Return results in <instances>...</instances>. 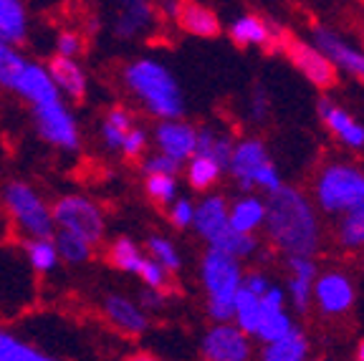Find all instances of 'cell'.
<instances>
[{
  "instance_id": "obj_5",
  "label": "cell",
  "mask_w": 364,
  "mask_h": 361,
  "mask_svg": "<svg viewBox=\"0 0 364 361\" xmlns=\"http://www.w3.org/2000/svg\"><path fill=\"white\" fill-rule=\"evenodd\" d=\"M316 203L324 212L341 215L364 203V172L352 164H329L316 180Z\"/></svg>"
},
{
  "instance_id": "obj_27",
  "label": "cell",
  "mask_w": 364,
  "mask_h": 361,
  "mask_svg": "<svg viewBox=\"0 0 364 361\" xmlns=\"http://www.w3.org/2000/svg\"><path fill=\"white\" fill-rule=\"evenodd\" d=\"M223 167L218 159H213L210 154H200L195 152L193 157L188 159V182L195 187V190H210L223 175Z\"/></svg>"
},
{
  "instance_id": "obj_21",
  "label": "cell",
  "mask_w": 364,
  "mask_h": 361,
  "mask_svg": "<svg viewBox=\"0 0 364 361\" xmlns=\"http://www.w3.org/2000/svg\"><path fill=\"white\" fill-rule=\"evenodd\" d=\"M175 21L180 23L182 31H188V33H193V36H200V38H213V36H218V31H220L218 16L210 11V8L190 3V0H180Z\"/></svg>"
},
{
  "instance_id": "obj_38",
  "label": "cell",
  "mask_w": 364,
  "mask_h": 361,
  "mask_svg": "<svg viewBox=\"0 0 364 361\" xmlns=\"http://www.w3.org/2000/svg\"><path fill=\"white\" fill-rule=\"evenodd\" d=\"M147 250H149V255H152L154 260H159V263H162V266H165L170 273H177L182 268L180 253H177V248L170 243V240H167V237L152 235L147 240Z\"/></svg>"
},
{
  "instance_id": "obj_40",
  "label": "cell",
  "mask_w": 364,
  "mask_h": 361,
  "mask_svg": "<svg viewBox=\"0 0 364 361\" xmlns=\"http://www.w3.org/2000/svg\"><path fill=\"white\" fill-rule=\"evenodd\" d=\"M180 164H182L180 159L170 157V154H165V152H157V154H152V157L144 159L142 170H144V175H152V172H162V175H177V172H180Z\"/></svg>"
},
{
  "instance_id": "obj_36",
  "label": "cell",
  "mask_w": 364,
  "mask_h": 361,
  "mask_svg": "<svg viewBox=\"0 0 364 361\" xmlns=\"http://www.w3.org/2000/svg\"><path fill=\"white\" fill-rule=\"evenodd\" d=\"M48 356L41 354L28 341L18 339L13 333L0 331V361H46Z\"/></svg>"
},
{
  "instance_id": "obj_26",
  "label": "cell",
  "mask_w": 364,
  "mask_h": 361,
  "mask_svg": "<svg viewBox=\"0 0 364 361\" xmlns=\"http://www.w3.org/2000/svg\"><path fill=\"white\" fill-rule=\"evenodd\" d=\"M53 243H56L61 260L68 263V266H81V263H86V260L91 258V250H94V245H91L86 237H81L79 232L63 230V227H58V230L53 232Z\"/></svg>"
},
{
  "instance_id": "obj_41",
  "label": "cell",
  "mask_w": 364,
  "mask_h": 361,
  "mask_svg": "<svg viewBox=\"0 0 364 361\" xmlns=\"http://www.w3.org/2000/svg\"><path fill=\"white\" fill-rule=\"evenodd\" d=\"M195 210H198V205H193L188 198H180L172 203L170 208V220L175 227H180V230H185V227L195 225Z\"/></svg>"
},
{
  "instance_id": "obj_25",
  "label": "cell",
  "mask_w": 364,
  "mask_h": 361,
  "mask_svg": "<svg viewBox=\"0 0 364 361\" xmlns=\"http://www.w3.org/2000/svg\"><path fill=\"white\" fill-rule=\"evenodd\" d=\"M261 318H263V303L261 296H256L248 288H240L238 298H235V316L233 321L243 328L245 333L256 336L258 328H261Z\"/></svg>"
},
{
  "instance_id": "obj_28",
  "label": "cell",
  "mask_w": 364,
  "mask_h": 361,
  "mask_svg": "<svg viewBox=\"0 0 364 361\" xmlns=\"http://www.w3.org/2000/svg\"><path fill=\"white\" fill-rule=\"evenodd\" d=\"M230 38L238 45H266L271 41V26L256 16H240L230 26Z\"/></svg>"
},
{
  "instance_id": "obj_34",
  "label": "cell",
  "mask_w": 364,
  "mask_h": 361,
  "mask_svg": "<svg viewBox=\"0 0 364 361\" xmlns=\"http://www.w3.org/2000/svg\"><path fill=\"white\" fill-rule=\"evenodd\" d=\"M233 141L228 139L225 134H218L213 131L210 126H205V129L198 131V152L200 154H210L213 159L223 164V167H230V157H233Z\"/></svg>"
},
{
  "instance_id": "obj_23",
  "label": "cell",
  "mask_w": 364,
  "mask_h": 361,
  "mask_svg": "<svg viewBox=\"0 0 364 361\" xmlns=\"http://www.w3.org/2000/svg\"><path fill=\"white\" fill-rule=\"evenodd\" d=\"M268 203L258 198H240L230 208V225L243 232H256L261 225H266Z\"/></svg>"
},
{
  "instance_id": "obj_3",
  "label": "cell",
  "mask_w": 364,
  "mask_h": 361,
  "mask_svg": "<svg viewBox=\"0 0 364 361\" xmlns=\"http://www.w3.org/2000/svg\"><path fill=\"white\" fill-rule=\"evenodd\" d=\"M240 258L225 253V250L210 248L203 255V286L208 293V316L215 323L233 321L235 298L243 288V273H240Z\"/></svg>"
},
{
  "instance_id": "obj_8",
  "label": "cell",
  "mask_w": 364,
  "mask_h": 361,
  "mask_svg": "<svg viewBox=\"0 0 364 361\" xmlns=\"http://www.w3.org/2000/svg\"><path fill=\"white\" fill-rule=\"evenodd\" d=\"M250 333H245L238 323L220 321L205 333L200 341V354L210 361H248L253 354Z\"/></svg>"
},
{
  "instance_id": "obj_43",
  "label": "cell",
  "mask_w": 364,
  "mask_h": 361,
  "mask_svg": "<svg viewBox=\"0 0 364 361\" xmlns=\"http://www.w3.org/2000/svg\"><path fill=\"white\" fill-rule=\"evenodd\" d=\"M84 51V41H81L79 33L74 31H61L56 38V53H63V56H79Z\"/></svg>"
},
{
  "instance_id": "obj_47",
  "label": "cell",
  "mask_w": 364,
  "mask_h": 361,
  "mask_svg": "<svg viewBox=\"0 0 364 361\" xmlns=\"http://www.w3.org/2000/svg\"><path fill=\"white\" fill-rule=\"evenodd\" d=\"M253 109H256V117H261L266 112V99H263L261 91H256V99H253Z\"/></svg>"
},
{
  "instance_id": "obj_13",
  "label": "cell",
  "mask_w": 364,
  "mask_h": 361,
  "mask_svg": "<svg viewBox=\"0 0 364 361\" xmlns=\"http://www.w3.org/2000/svg\"><path fill=\"white\" fill-rule=\"evenodd\" d=\"M13 91L21 96L23 102H28L31 107L56 102V99L63 96L61 89L56 86V81H53L48 66H41V63H33V61H28L26 66H23Z\"/></svg>"
},
{
  "instance_id": "obj_33",
  "label": "cell",
  "mask_w": 364,
  "mask_h": 361,
  "mask_svg": "<svg viewBox=\"0 0 364 361\" xmlns=\"http://www.w3.org/2000/svg\"><path fill=\"white\" fill-rule=\"evenodd\" d=\"M336 237L344 248H364V203L341 212Z\"/></svg>"
},
{
  "instance_id": "obj_48",
  "label": "cell",
  "mask_w": 364,
  "mask_h": 361,
  "mask_svg": "<svg viewBox=\"0 0 364 361\" xmlns=\"http://www.w3.org/2000/svg\"><path fill=\"white\" fill-rule=\"evenodd\" d=\"M357 359H359V361H364V341L357 346Z\"/></svg>"
},
{
  "instance_id": "obj_39",
  "label": "cell",
  "mask_w": 364,
  "mask_h": 361,
  "mask_svg": "<svg viewBox=\"0 0 364 361\" xmlns=\"http://www.w3.org/2000/svg\"><path fill=\"white\" fill-rule=\"evenodd\" d=\"M136 276L142 278L144 286L157 288V291H165L167 281H170V271H167V268L162 266L159 260H154L152 255H149V258H144L142 268H139V273H136Z\"/></svg>"
},
{
  "instance_id": "obj_35",
  "label": "cell",
  "mask_w": 364,
  "mask_h": 361,
  "mask_svg": "<svg viewBox=\"0 0 364 361\" xmlns=\"http://www.w3.org/2000/svg\"><path fill=\"white\" fill-rule=\"evenodd\" d=\"M26 56L16 48V43L0 41V89H11L16 86L18 76H21L23 66H26Z\"/></svg>"
},
{
  "instance_id": "obj_12",
  "label": "cell",
  "mask_w": 364,
  "mask_h": 361,
  "mask_svg": "<svg viewBox=\"0 0 364 361\" xmlns=\"http://www.w3.org/2000/svg\"><path fill=\"white\" fill-rule=\"evenodd\" d=\"M271 162L266 154L263 141L258 139H243L240 144H235L233 157H230V175H233L235 185L243 192L256 190V180L261 175V170Z\"/></svg>"
},
{
  "instance_id": "obj_1",
  "label": "cell",
  "mask_w": 364,
  "mask_h": 361,
  "mask_svg": "<svg viewBox=\"0 0 364 361\" xmlns=\"http://www.w3.org/2000/svg\"><path fill=\"white\" fill-rule=\"evenodd\" d=\"M266 232L271 243L289 255H314L318 248V222L314 208L294 187H281L268 195Z\"/></svg>"
},
{
  "instance_id": "obj_7",
  "label": "cell",
  "mask_w": 364,
  "mask_h": 361,
  "mask_svg": "<svg viewBox=\"0 0 364 361\" xmlns=\"http://www.w3.org/2000/svg\"><path fill=\"white\" fill-rule=\"evenodd\" d=\"M51 210H53L56 227L79 232L91 245L102 243L107 222H104L102 208L94 200L84 198V195H63V198L56 200V205Z\"/></svg>"
},
{
  "instance_id": "obj_37",
  "label": "cell",
  "mask_w": 364,
  "mask_h": 361,
  "mask_svg": "<svg viewBox=\"0 0 364 361\" xmlns=\"http://www.w3.org/2000/svg\"><path fill=\"white\" fill-rule=\"evenodd\" d=\"M144 190H147L149 200L157 205H172L177 200V180L175 175H162V172H152L144 180Z\"/></svg>"
},
{
  "instance_id": "obj_29",
  "label": "cell",
  "mask_w": 364,
  "mask_h": 361,
  "mask_svg": "<svg viewBox=\"0 0 364 361\" xmlns=\"http://www.w3.org/2000/svg\"><path fill=\"white\" fill-rule=\"evenodd\" d=\"M208 245H210V248H218V250H225V253L235 255V258H248V255H253L258 248L253 232H243L233 225H228L225 230Z\"/></svg>"
},
{
  "instance_id": "obj_31",
  "label": "cell",
  "mask_w": 364,
  "mask_h": 361,
  "mask_svg": "<svg viewBox=\"0 0 364 361\" xmlns=\"http://www.w3.org/2000/svg\"><path fill=\"white\" fill-rule=\"evenodd\" d=\"M294 331V321L286 313V308H266L263 306V318H261V328H258L256 339L263 344H271V341L284 339L286 333Z\"/></svg>"
},
{
  "instance_id": "obj_22",
  "label": "cell",
  "mask_w": 364,
  "mask_h": 361,
  "mask_svg": "<svg viewBox=\"0 0 364 361\" xmlns=\"http://www.w3.org/2000/svg\"><path fill=\"white\" fill-rule=\"evenodd\" d=\"M28 36V13L21 0H0V41L23 43Z\"/></svg>"
},
{
  "instance_id": "obj_14",
  "label": "cell",
  "mask_w": 364,
  "mask_h": 361,
  "mask_svg": "<svg viewBox=\"0 0 364 361\" xmlns=\"http://www.w3.org/2000/svg\"><path fill=\"white\" fill-rule=\"evenodd\" d=\"M154 23V11L149 0H117L114 36L122 41H134L144 36Z\"/></svg>"
},
{
  "instance_id": "obj_15",
  "label": "cell",
  "mask_w": 364,
  "mask_h": 361,
  "mask_svg": "<svg viewBox=\"0 0 364 361\" xmlns=\"http://www.w3.org/2000/svg\"><path fill=\"white\" fill-rule=\"evenodd\" d=\"M316 107H318V117H321V122L326 124V129H329L344 147H349V149L364 147V126L359 124L352 114L344 112L341 107H336L329 99H321Z\"/></svg>"
},
{
  "instance_id": "obj_19",
  "label": "cell",
  "mask_w": 364,
  "mask_h": 361,
  "mask_svg": "<svg viewBox=\"0 0 364 361\" xmlns=\"http://www.w3.org/2000/svg\"><path fill=\"white\" fill-rule=\"evenodd\" d=\"M46 66H48L53 81H56V86L61 89V94L66 96V99H71V102H81V99H84L86 96V74L74 56L56 53Z\"/></svg>"
},
{
  "instance_id": "obj_17",
  "label": "cell",
  "mask_w": 364,
  "mask_h": 361,
  "mask_svg": "<svg viewBox=\"0 0 364 361\" xmlns=\"http://www.w3.org/2000/svg\"><path fill=\"white\" fill-rule=\"evenodd\" d=\"M314 43L341 68V71H347V74L357 76V79L364 81V53L352 48L347 41H341L336 33L326 28H316L314 31Z\"/></svg>"
},
{
  "instance_id": "obj_20",
  "label": "cell",
  "mask_w": 364,
  "mask_h": 361,
  "mask_svg": "<svg viewBox=\"0 0 364 361\" xmlns=\"http://www.w3.org/2000/svg\"><path fill=\"white\" fill-rule=\"evenodd\" d=\"M230 225V208H228L225 198L220 195H210L195 210V230L200 232L205 243H213L225 227Z\"/></svg>"
},
{
  "instance_id": "obj_45",
  "label": "cell",
  "mask_w": 364,
  "mask_h": 361,
  "mask_svg": "<svg viewBox=\"0 0 364 361\" xmlns=\"http://www.w3.org/2000/svg\"><path fill=\"white\" fill-rule=\"evenodd\" d=\"M243 288L253 291L256 296H263L271 288V283H268V278L263 273H248V276H243Z\"/></svg>"
},
{
  "instance_id": "obj_2",
  "label": "cell",
  "mask_w": 364,
  "mask_h": 361,
  "mask_svg": "<svg viewBox=\"0 0 364 361\" xmlns=\"http://www.w3.org/2000/svg\"><path fill=\"white\" fill-rule=\"evenodd\" d=\"M124 84L152 117L180 119L185 114V96L165 63L136 58L124 68Z\"/></svg>"
},
{
  "instance_id": "obj_4",
  "label": "cell",
  "mask_w": 364,
  "mask_h": 361,
  "mask_svg": "<svg viewBox=\"0 0 364 361\" xmlns=\"http://www.w3.org/2000/svg\"><path fill=\"white\" fill-rule=\"evenodd\" d=\"M3 200H6V208L16 227L26 237H53V232H56L53 210L43 203V198L31 185L8 182Z\"/></svg>"
},
{
  "instance_id": "obj_30",
  "label": "cell",
  "mask_w": 364,
  "mask_h": 361,
  "mask_svg": "<svg viewBox=\"0 0 364 361\" xmlns=\"http://www.w3.org/2000/svg\"><path fill=\"white\" fill-rule=\"evenodd\" d=\"M26 253H28V263L36 273H51L61 258L53 237H28Z\"/></svg>"
},
{
  "instance_id": "obj_42",
  "label": "cell",
  "mask_w": 364,
  "mask_h": 361,
  "mask_svg": "<svg viewBox=\"0 0 364 361\" xmlns=\"http://www.w3.org/2000/svg\"><path fill=\"white\" fill-rule=\"evenodd\" d=\"M144 149H147V131H144L142 126H132V129L124 134L122 152H124V157L136 159L139 154H144Z\"/></svg>"
},
{
  "instance_id": "obj_6",
  "label": "cell",
  "mask_w": 364,
  "mask_h": 361,
  "mask_svg": "<svg viewBox=\"0 0 364 361\" xmlns=\"http://www.w3.org/2000/svg\"><path fill=\"white\" fill-rule=\"evenodd\" d=\"M31 114H33L36 131L46 144H51L61 152H76L79 149V124H76V117L71 114V109L63 104V96L56 102L31 107Z\"/></svg>"
},
{
  "instance_id": "obj_11",
  "label": "cell",
  "mask_w": 364,
  "mask_h": 361,
  "mask_svg": "<svg viewBox=\"0 0 364 361\" xmlns=\"http://www.w3.org/2000/svg\"><path fill=\"white\" fill-rule=\"evenodd\" d=\"M154 141L159 152L170 154L180 162H188L198 152V129L182 119H159L154 129Z\"/></svg>"
},
{
  "instance_id": "obj_32",
  "label": "cell",
  "mask_w": 364,
  "mask_h": 361,
  "mask_svg": "<svg viewBox=\"0 0 364 361\" xmlns=\"http://www.w3.org/2000/svg\"><path fill=\"white\" fill-rule=\"evenodd\" d=\"M109 260H112V266L117 271H124V273H139L144 263V255L142 250L136 248V243L132 237H117L109 248Z\"/></svg>"
},
{
  "instance_id": "obj_9",
  "label": "cell",
  "mask_w": 364,
  "mask_h": 361,
  "mask_svg": "<svg viewBox=\"0 0 364 361\" xmlns=\"http://www.w3.org/2000/svg\"><path fill=\"white\" fill-rule=\"evenodd\" d=\"M286 53L294 61V66L318 89H331L336 84V63L326 56L316 43H304V41L289 38L286 41Z\"/></svg>"
},
{
  "instance_id": "obj_46",
  "label": "cell",
  "mask_w": 364,
  "mask_h": 361,
  "mask_svg": "<svg viewBox=\"0 0 364 361\" xmlns=\"http://www.w3.org/2000/svg\"><path fill=\"white\" fill-rule=\"evenodd\" d=\"M139 303H142L144 308H159V306H162V291L147 286L142 291V296H139Z\"/></svg>"
},
{
  "instance_id": "obj_44",
  "label": "cell",
  "mask_w": 364,
  "mask_h": 361,
  "mask_svg": "<svg viewBox=\"0 0 364 361\" xmlns=\"http://www.w3.org/2000/svg\"><path fill=\"white\" fill-rule=\"evenodd\" d=\"M124 134H127V131L122 129V126L112 124V122H107V119H104V124H102V139H104V144H107L109 152H122V144H124Z\"/></svg>"
},
{
  "instance_id": "obj_18",
  "label": "cell",
  "mask_w": 364,
  "mask_h": 361,
  "mask_svg": "<svg viewBox=\"0 0 364 361\" xmlns=\"http://www.w3.org/2000/svg\"><path fill=\"white\" fill-rule=\"evenodd\" d=\"M289 293L291 301L299 311H306L309 303L314 301V283H316V266H314L311 255H289Z\"/></svg>"
},
{
  "instance_id": "obj_10",
  "label": "cell",
  "mask_w": 364,
  "mask_h": 361,
  "mask_svg": "<svg viewBox=\"0 0 364 361\" xmlns=\"http://www.w3.org/2000/svg\"><path fill=\"white\" fill-rule=\"evenodd\" d=\"M314 303L326 316H341L354 306V286L344 273H321L314 283Z\"/></svg>"
},
{
  "instance_id": "obj_16",
  "label": "cell",
  "mask_w": 364,
  "mask_h": 361,
  "mask_svg": "<svg viewBox=\"0 0 364 361\" xmlns=\"http://www.w3.org/2000/svg\"><path fill=\"white\" fill-rule=\"evenodd\" d=\"M102 311L114 328H119V331L129 333V336H139V333H144L149 326L144 306L134 303V301H129L127 296H107Z\"/></svg>"
},
{
  "instance_id": "obj_24",
  "label": "cell",
  "mask_w": 364,
  "mask_h": 361,
  "mask_svg": "<svg viewBox=\"0 0 364 361\" xmlns=\"http://www.w3.org/2000/svg\"><path fill=\"white\" fill-rule=\"evenodd\" d=\"M261 356L266 361H301L309 356V341H306V336L294 326V331L286 333L284 339L266 344Z\"/></svg>"
}]
</instances>
